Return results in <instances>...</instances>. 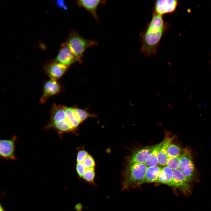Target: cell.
Instances as JSON below:
<instances>
[{"label":"cell","mask_w":211,"mask_h":211,"mask_svg":"<svg viewBox=\"0 0 211 211\" xmlns=\"http://www.w3.org/2000/svg\"><path fill=\"white\" fill-rule=\"evenodd\" d=\"M170 27L163 16L152 13V18L145 29L139 34L140 52L146 57L156 54L160 41Z\"/></svg>","instance_id":"obj_1"},{"label":"cell","mask_w":211,"mask_h":211,"mask_svg":"<svg viewBox=\"0 0 211 211\" xmlns=\"http://www.w3.org/2000/svg\"><path fill=\"white\" fill-rule=\"evenodd\" d=\"M147 167L145 163H129L122 173V190L135 188L144 183Z\"/></svg>","instance_id":"obj_2"},{"label":"cell","mask_w":211,"mask_h":211,"mask_svg":"<svg viewBox=\"0 0 211 211\" xmlns=\"http://www.w3.org/2000/svg\"><path fill=\"white\" fill-rule=\"evenodd\" d=\"M66 42L78 62L80 63L82 62L86 49L98 44L96 41L85 39L78 32L74 30L71 31L69 33Z\"/></svg>","instance_id":"obj_3"},{"label":"cell","mask_w":211,"mask_h":211,"mask_svg":"<svg viewBox=\"0 0 211 211\" xmlns=\"http://www.w3.org/2000/svg\"><path fill=\"white\" fill-rule=\"evenodd\" d=\"M16 137L13 136L9 139H2L0 140V157L6 160L17 159L15 155V145Z\"/></svg>","instance_id":"obj_4"},{"label":"cell","mask_w":211,"mask_h":211,"mask_svg":"<svg viewBox=\"0 0 211 211\" xmlns=\"http://www.w3.org/2000/svg\"><path fill=\"white\" fill-rule=\"evenodd\" d=\"M69 67L55 61H50L45 64L43 70L50 79L57 81L63 76Z\"/></svg>","instance_id":"obj_5"},{"label":"cell","mask_w":211,"mask_h":211,"mask_svg":"<svg viewBox=\"0 0 211 211\" xmlns=\"http://www.w3.org/2000/svg\"><path fill=\"white\" fill-rule=\"evenodd\" d=\"M176 0H158L155 1L153 13L163 16L174 12L178 5Z\"/></svg>","instance_id":"obj_6"},{"label":"cell","mask_w":211,"mask_h":211,"mask_svg":"<svg viewBox=\"0 0 211 211\" xmlns=\"http://www.w3.org/2000/svg\"><path fill=\"white\" fill-rule=\"evenodd\" d=\"M178 169L191 181L194 175L195 167L189 152L187 150L180 156V164Z\"/></svg>","instance_id":"obj_7"},{"label":"cell","mask_w":211,"mask_h":211,"mask_svg":"<svg viewBox=\"0 0 211 211\" xmlns=\"http://www.w3.org/2000/svg\"><path fill=\"white\" fill-rule=\"evenodd\" d=\"M55 61L69 67L76 62H78L66 42L61 45Z\"/></svg>","instance_id":"obj_8"},{"label":"cell","mask_w":211,"mask_h":211,"mask_svg":"<svg viewBox=\"0 0 211 211\" xmlns=\"http://www.w3.org/2000/svg\"><path fill=\"white\" fill-rule=\"evenodd\" d=\"M61 86L57 80L50 79L45 82L42 95L40 99V103H45L50 97L57 95L61 91Z\"/></svg>","instance_id":"obj_9"},{"label":"cell","mask_w":211,"mask_h":211,"mask_svg":"<svg viewBox=\"0 0 211 211\" xmlns=\"http://www.w3.org/2000/svg\"><path fill=\"white\" fill-rule=\"evenodd\" d=\"M189 181L187 178L178 169L173 170L171 186L179 188L186 194L190 193Z\"/></svg>","instance_id":"obj_10"},{"label":"cell","mask_w":211,"mask_h":211,"mask_svg":"<svg viewBox=\"0 0 211 211\" xmlns=\"http://www.w3.org/2000/svg\"><path fill=\"white\" fill-rule=\"evenodd\" d=\"M76 1L79 7H82L89 12L96 21L98 22L99 18L96 13L97 8L99 4H105L106 1L77 0Z\"/></svg>","instance_id":"obj_11"},{"label":"cell","mask_w":211,"mask_h":211,"mask_svg":"<svg viewBox=\"0 0 211 211\" xmlns=\"http://www.w3.org/2000/svg\"><path fill=\"white\" fill-rule=\"evenodd\" d=\"M152 147L151 146L146 147L136 151L130 157L129 163H145Z\"/></svg>","instance_id":"obj_12"},{"label":"cell","mask_w":211,"mask_h":211,"mask_svg":"<svg viewBox=\"0 0 211 211\" xmlns=\"http://www.w3.org/2000/svg\"><path fill=\"white\" fill-rule=\"evenodd\" d=\"M174 138L173 137H166L163 140V143L158 155V164L164 166L166 165L168 157L167 153V148Z\"/></svg>","instance_id":"obj_13"},{"label":"cell","mask_w":211,"mask_h":211,"mask_svg":"<svg viewBox=\"0 0 211 211\" xmlns=\"http://www.w3.org/2000/svg\"><path fill=\"white\" fill-rule=\"evenodd\" d=\"M163 143V141L152 146L151 151L145 163L147 167L157 165L158 164V155Z\"/></svg>","instance_id":"obj_14"},{"label":"cell","mask_w":211,"mask_h":211,"mask_svg":"<svg viewBox=\"0 0 211 211\" xmlns=\"http://www.w3.org/2000/svg\"><path fill=\"white\" fill-rule=\"evenodd\" d=\"M162 167L159 166L147 167L144 183L156 182Z\"/></svg>","instance_id":"obj_15"},{"label":"cell","mask_w":211,"mask_h":211,"mask_svg":"<svg viewBox=\"0 0 211 211\" xmlns=\"http://www.w3.org/2000/svg\"><path fill=\"white\" fill-rule=\"evenodd\" d=\"M67 118L72 125L76 130L81 123L74 112V108L65 106Z\"/></svg>","instance_id":"obj_16"},{"label":"cell","mask_w":211,"mask_h":211,"mask_svg":"<svg viewBox=\"0 0 211 211\" xmlns=\"http://www.w3.org/2000/svg\"><path fill=\"white\" fill-rule=\"evenodd\" d=\"M96 176L95 169H87L83 175L82 179L86 183L94 186H96L95 182Z\"/></svg>","instance_id":"obj_17"},{"label":"cell","mask_w":211,"mask_h":211,"mask_svg":"<svg viewBox=\"0 0 211 211\" xmlns=\"http://www.w3.org/2000/svg\"><path fill=\"white\" fill-rule=\"evenodd\" d=\"M74 110L75 114L81 123L89 118L96 117L95 115L89 113L86 110L77 108H74Z\"/></svg>","instance_id":"obj_18"},{"label":"cell","mask_w":211,"mask_h":211,"mask_svg":"<svg viewBox=\"0 0 211 211\" xmlns=\"http://www.w3.org/2000/svg\"><path fill=\"white\" fill-rule=\"evenodd\" d=\"M181 150L177 145L171 144L167 149V153L168 158L170 157L180 156L181 155Z\"/></svg>","instance_id":"obj_19"},{"label":"cell","mask_w":211,"mask_h":211,"mask_svg":"<svg viewBox=\"0 0 211 211\" xmlns=\"http://www.w3.org/2000/svg\"><path fill=\"white\" fill-rule=\"evenodd\" d=\"M180 164V156L168 158L166 166L172 170L178 169Z\"/></svg>","instance_id":"obj_20"},{"label":"cell","mask_w":211,"mask_h":211,"mask_svg":"<svg viewBox=\"0 0 211 211\" xmlns=\"http://www.w3.org/2000/svg\"><path fill=\"white\" fill-rule=\"evenodd\" d=\"M82 164L86 169H95L96 166V163L93 158L89 154H88L86 157Z\"/></svg>","instance_id":"obj_21"},{"label":"cell","mask_w":211,"mask_h":211,"mask_svg":"<svg viewBox=\"0 0 211 211\" xmlns=\"http://www.w3.org/2000/svg\"><path fill=\"white\" fill-rule=\"evenodd\" d=\"M162 168L166 177V184L171 186L173 180V170L167 166H163Z\"/></svg>","instance_id":"obj_22"},{"label":"cell","mask_w":211,"mask_h":211,"mask_svg":"<svg viewBox=\"0 0 211 211\" xmlns=\"http://www.w3.org/2000/svg\"><path fill=\"white\" fill-rule=\"evenodd\" d=\"M78 148L76 157V161L77 163H82L89 154L87 151L84 148L79 147Z\"/></svg>","instance_id":"obj_23"},{"label":"cell","mask_w":211,"mask_h":211,"mask_svg":"<svg viewBox=\"0 0 211 211\" xmlns=\"http://www.w3.org/2000/svg\"><path fill=\"white\" fill-rule=\"evenodd\" d=\"M86 170V168L83 164L77 163L76 165V170L80 179H82Z\"/></svg>","instance_id":"obj_24"},{"label":"cell","mask_w":211,"mask_h":211,"mask_svg":"<svg viewBox=\"0 0 211 211\" xmlns=\"http://www.w3.org/2000/svg\"><path fill=\"white\" fill-rule=\"evenodd\" d=\"M156 182L166 184V177L162 167L159 173Z\"/></svg>","instance_id":"obj_25"},{"label":"cell","mask_w":211,"mask_h":211,"mask_svg":"<svg viewBox=\"0 0 211 211\" xmlns=\"http://www.w3.org/2000/svg\"><path fill=\"white\" fill-rule=\"evenodd\" d=\"M56 4L59 7L62 8L64 9H67V7L65 5L64 1H56Z\"/></svg>","instance_id":"obj_26"},{"label":"cell","mask_w":211,"mask_h":211,"mask_svg":"<svg viewBox=\"0 0 211 211\" xmlns=\"http://www.w3.org/2000/svg\"><path fill=\"white\" fill-rule=\"evenodd\" d=\"M74 208L76 211H81L83 208V206L81 203H78L75 205Z\"/></svg>","instance_id":"obj_27"},{"label":"cell","mask_w":211,"mask_h":211,"mask_svg":"<svg viewBox=\"0 0 211 211\" xmlns=\"http://www.w3.org/2000/svg\"><path fill=\"white\" fill-rule=\"evenodd\" d=\"M0 211H6L3 208L1 204L0 205Z\"/></svg>","instance_id":"obj_28"},{"label":"cell","mask_w":211,"mask_h":211,"mask_svg":"<svg viewBox=\"0 0 211 211\" xmlns=\"http://www.w3.org/2000/svg\"></svg>","instance_id":"obj_29"}]
</instances>
